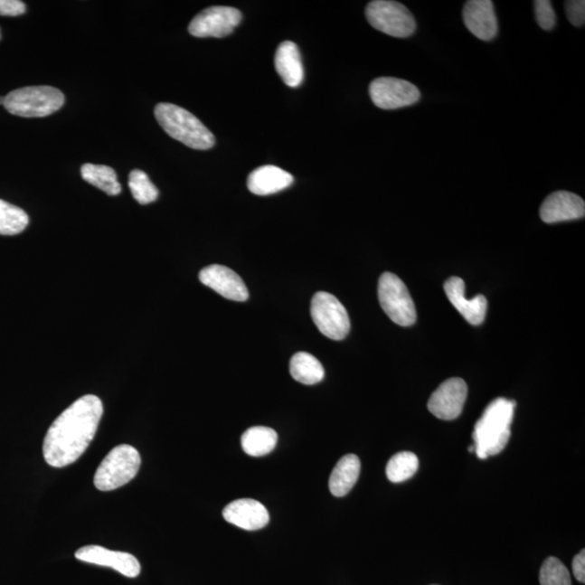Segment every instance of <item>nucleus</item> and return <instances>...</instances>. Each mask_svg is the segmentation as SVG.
Here are the masks:
<instances>
[{"label":"nucleus","mask_w":585,"mask_h":585,"mask_svg":"<svg viewBox=\"0 0 585 585\" xmlns=\"http://www.w3.org/2000/svg\"><path fill=\"white\" fill-rule=\"evenodd\" d=\"M61 91L51 86H33L15 90L5 97V109L21 118H45L64 105Z\"/></svg>","instance_id":"4"},{"label":"nucleus","mask_w":585,"mask_h":585,"mask_svg":"<svg viewBox=\"0 0 585 585\" xmlns=\"http://www.w3.org/2000/svg\"><path fill=\"white\" fill-rule=\"evenodd\" d=\"M289 373L295 381L304 385H315L324 380L325 368L315 355L300 352L293 355Z\"/></svg>","instance_id":"21"},{"label":"nucleus","mask_w":585,"mask_h":585,"mask_svg":"<svg viewBox=\"0 0 585 585\" xmlns=\"http://www.w3.org/2000/svg\"><path fill=\"white\" fill-rule=\"evenodd\" d=\"M539 579L541 585H572L570 571L556 557L545 560Z\"/></svg>","instance_id":"27"},{"label":"nucleus","mask_w":585,"mask_h":585,"mask_svg":"<svg viewBox=\"0 0 585 585\" xmlns=\"http://www.w3.org/2000/svg\"><path fill=\"white\" fill-rule=\"evenodd\" d=\"M370 97L382 110H397L415 105L420 99L417 86L396 78H380L370 84Z\"/></svg>","instance_id":"9"},{"label":"nucleus","mask_w":585,"mask_h":585,"mask_svg":"<svg viewBox=\"0 0 585 585\" xmlns=\"http://www.w3.org/2000/svg\"><path fill=\"white\" fill-rule=\"evenodd\" d=\"M76 559L89 564L110 567L128 578L139 576L141 567L134 555L126 552L111 551L99 545H87L75 553Z\"/></svg>","instance_id":"12"},{"label":"nucleus","mask_w":585,"mask_h":585,"mask_svg":"<svg viewBox=\"0 0 585 585\" xmlns=\"http://www.w3.org/2000/svg\"><path fill=\"white\" fill-rule=\"evenodd\" d=\"M155 114L161 127L184 146L195 150H209L215 146L212 131L184 109L172 103H160L156 107Z\"/></svg>","instance_id":"3"},{"label":"nucleus","mask_w":585,"mask_h":585,"mask_svg":"<svg viewBox=\"0 0 585 585\" xmlns=\"http://www.w3.org/2000/svg\"><path fill=\"white\" fill-rule=\"evenodd\" d=\"M128 184L131 194L139 204H150L158 198L157 188L151 183L147 175L139 169H135L129 174Z\"/></svg>","instance_id":"26"},{"label":"nucleus","mask_w":585,"mask_h":585,"mask_svg":"<svg viewBox=\"0 0 585 585\" xmlns=\"http://www.w3.org/2000/svg\"><path fill=\"white\" fill-rule=\"evenodd\" d=\"M310 313L318 330L331 340L342 341L351 331L347 310L335 295L316 293L311 300Z\"/></svg>","instance_id":"8"},{"label":"nucleus","mask_w":585,"mask_h":585,"mask_svg":"<svg viewBox=\"0 0 585 585\" xmlns=\"http://www.w3.org/2000/svg\"><path fill=\"white\" fill-rule=\"evenodd\" d=\"M103 414L100 398L80 397L54 420L43 440L45 461L65 467L79 460L95 439Z\"/></svg>","instance_id":"1"},{"label":"nucleus","mask_w":585,"mask_h":585,"mask_svg":"<svg viewBox=\"0 0 585 585\" xmlns=\"http://www.w3.org/2000/svg\"><path fill=\"white\" fill-rule=\"evenodd\" d=\"M30 218L20 207L0 200V234L15 235L25 231Z\"/></svg>","instance_id":"25"},{"label":"nucleus","mask_w":585,"mask_h":585,"mask_svg":"<svg viewBox=\"0 0 585 585\" xmlns=\"http://www.w3.org/2000/svg\"><path fill=\"white\" fill-rule=\"evenodd\" d=\"M466 381L453 377L437 388L430 396L429 410L436 418L452 420L460 417L467 398Z\"/></svg>","instance_id":"11"},{"label":"nucleus","mask_w":585,"mask_h":585,"mask_svg":"<svg viewBox=\"0 0 585 585\" xmlns=\"http://www.w3.org/2000/svg\"><path fill=\"white\" fill-rule=\"evenodd\" d=\"M5 105V97H0V106Z\"/></svg>","instance_id":"32"},{"label":"nucleus","mask_w":585,"mask_h":585,"mask_svg":"<svg viewBox=\"0 0 585 585\" xmlns=\"http://www.w3.org/2000/svg\"><path fill=\"white\" fill-rule=\"evenodd\" d=\"M275 67L284 84L288 87H298L303 83L304 68L297 43L288 41L278 47Z\"/></svg>","instance_id":"19"},{"label":"nucleus","mask_w":585,"mask_h":585,"mask_svg":"<svg viewBox=\"0 0 585 585\" xmlns=\"http://www.w3.org/2000/svg\"><path fill=\"white\" fill-rule=\"evenodd\" d=\"M278 442L276 430L265 426H255L245 431L241 444L246 455L255 458L269 455Z\"/></svg>","instance_id":"22"},{"label":"nucleus","mask_w":585,"mask_h":585,"mask_svg":"<svg viewBox=\"0 0 585 585\" xmlns=\"http://www.w3.org/2000/svg\"><path fill=\"white\" fill-rule=\"evenodd\" d=\"M567 18L575 26H583L585 22L584 0H568L565 3Z\"/></svg>","instance_id":"29"},{"label":"nucleus","mask_w":585,"mask_h":585,"mask_svg":"<svg viewBox=\"0 0 585 585\" xmlns=\"http://www.w3.org/2000/svg\"><path fill=\"white\" fill-rule=\"evenodd\" d=\"M464 24L478 40L489 42L497 35V19L491 0H469L463 9Z\"/></svg>","instance_id":"15"},{"label":"nucleus","mask_w":585,"mask_h":585,"mask_svg":"<svg viewBox=\"0 0 585 585\" xmlns=\"http://www.w3.org/2000/svg\"><path fill=\"white\" fill-rule=\"evenodd\" d=\"M81 177L109 195H118L122 191L118 175L113 168L95 164H85L80 169Z\"/></svg>","instance_id":"23"},{"label":"nucleus","mask_w":585,"mask_h":585,"mask_svg":"<svg viewBox=\"0 0 585 585\" xmlns=\"http://www.w3.org/2000/svg\"><path fill=\"white\" fill-rule=\"evenodd\" d=\"M516 402L497 398L476 422L473 433L476 456L480 460L499 455L511 439V425Z\"/></svg>","instance_id":"2"},{"label":"nucleus","mask_w":585,"mask_h":585,"mask_svg":"<svg viewBox=\"0 0 585 585\" xmlns=\"http://www.w3.org/2000/svg\"><path fill=\"white\" fill-rule=\"evenodd\" d=\"M361 463L354 455L343 457L331 474L329 486L333 495L345 496L359 478Z\"/></svg>","instance_id":"20"},{"label":"nucleus","mask_w":585,"mask_h":585,"mask_svg":"<svg viewBox=\"0 0 585 585\" xmlns=\"http://www.w3.org/2000/svg\"><path fill=\"white\" fill-rule=\"evenodd\" d=\"M365 16L375 30L392 37L407 38L417 31V21L406 5L392 0L369 3Z\"/></svg>","instance_id":"6"},{"label":"nucleus","mask_w":585,"mask_h":585,"mask_svg":"<svg viewBox=\"0 0 585 585\" xmlns=\"http://www.w3.org/2000/svg\"><path fill=\"white\" fill-rule=\"evenodd\" d=\"M242 21L241 11L226 5H214L194 16L189 25L191 35L199 38H222L231 35Z\"/></svg>","instance_id":"10"},{"label":"nucleus","mask_w":585,"mask_h":585,"mask_svg":"<svg viewBox=\"0 0 585 585\" xmlns=\"http://www.w3.org/2000/svg\"><path fill=\"white\" fill-rule=\"evenodd\" d=\"M573 576L576 577L579 582H585V551L582 550L580 553L575 556L572 561Z\"/></svg>","instance_id":"31"},{"label":"nucleus","mask_w":585,"mask_h":585,"mask_svg":"<svg viewBox=\"0 0 585 585\" xmlns=\"http://www.w3.org/2000/svg\"><path fill=\"white\" fill-rule=\"evenodd\" d=\"M141 466L139 452L129 445H120L109 453L98 467L94 483L100 491H112L133 480Z\"/></svg>","instance_id":"5"},{"label":"nucleus","mask_w":585,"mask_h":585,"mask_svg":"<svg viewBox=\"0 0 585 585\" xmlns=\"http://www.w3.org/2000/svg\"><path fill=\"white\" fill-rule=\"evenodd\" d=\"M379 300L391 320L401 326H411L417 321V309L406 284L392 272H385L379 281Z\"/></svg>","instance_id":"7"},{"label":"nucleus","mask_w":585,"mask_h":585,"mask_svg":"<svg viewBox=\"0 0 585 585\" xmlns=\"http://www.w3.org/2000/svg\"><path fill=\"white\" fill-rule=\"evenodd\" d=\"M584 216L583 199L568 191H556L550 194L540 207L541 220L546 223L581 220Z\"/></svg>","instance_id":"14"},{"label":"nucleus","mask_w":585,"mask_h":585,"mask_svg":"<svg viewBox=\"0 0 585 585\" xmlns=\"http://www.w3.org/2000/svg\"><path fill=\"white\" fill-rule=\"evenodd\" d=\"M535 19L541 29L550 31L556 25V14L550 0L534 2Z\"/></svg>","instance_id":"28"},{"label":"nucleus","mask_w":585,"mask_h":585,"mask_svg":"<svg viewBox=\"0 0 585 585\" xmlns=\"http://www.w3.org/2000/svg\"><path fill=\"white\" fill-rule=\"evenodd\" d=\"M294 183V177L284 169L272 165L256 168L250 174L248 188L256 195H270L280 193Z\"/></svg>","instance_id":"18"},{"label":"nucleus","mask_w":585,"mask_h":585,"mask_svg":"<svg viewBox=\"0 0 585 585\" xmlns=\"http://www.w3.org/2000/svg\"><path fill=\"white\" fill-rule=\"evenodd\" d=\"M226 522L241 529L259 530L269 523V513L260 502L251 499L235 500L228 505L222 511Z\"/></svg>","instance_id":"17"},{"label":"nucleus","mask_w":585,"mask_h":585,"mask_svg":"<svg viewBox=\"0 0 585 585\" xmlns=\"http://www.w3.org/2000/svg\"><path fill=\"white\" fill-rule=\"evenodd\" d=\"M25 4L20 0H0V15L18 16L25 14Z\"/></svg>","instance_id":"30"},{"label":"nucleus","mask_w":585,"mask_h":585,"mask_svg":"<svg viewBox=\"0 0 585 585\" xmlns=\"http://www.w3.org/2000/svg\"><path fill=\"white\" fill-rule=\"evenodd\" d=\"M445 292L450 303L463 316L468 324L480 326L486 318L488 302L484 295H477L473 299L466 297V283L461 278L452 277L445 283Z\"/></svg>","instance_id":"16"},{"label":"nucleus","mask_w":585,"mask_h":585,"mask_svg":"<svg viewBox=\"0 0 585 585\" xmlns=\"http://www.w3.org/2000/svg\"><path fill=\"white\" fill-rule=\"evenodd\" d=\"M200 281L209 287L222 297L245 302L250 294L244 281L238 273L231 268L222 265H211L202 269L199 275Z\"/></svg>","instance_id":"13"},{"label":"nucleus","mask_w":585,"mask_h":585,"mask_svg":"<svg viewBox=\"0 0 585 585\" xmlns=\"http://www.w3.org/2000/svg\"><path fill=\"white\" fill-rule=\"evenodd\" d=\"M419 469V458L413 452L403 451L393 456L387 463V478L393 484H401L410 478Z\"/></svg>","instance_id":"24"}]
</instances>
